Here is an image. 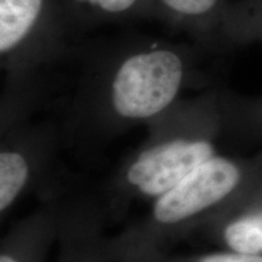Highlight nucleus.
Wrapping results in <instances>:
<instances>
[{
  "label": "nucleus",
  "mask_w": 262,
  "mask_h": 262,
  "mask_svg": "<svg viewBox=\"0 0 262 262\" xmlns=\"http://www.w3.org/2000/svg\"><path fill=\"white\" fill-rule=\"evenodd\" d=\"M72 29L157 18L155 0H63Z\"/></svg>",
  "instance_id": "1a4fd4ad"
},
{
  "label": "nucleus",
  "mask_w": 262,
  "mask_h": 262,
  "mask_svg": "<svg viewBox=\"0 0 262 262\" xmlns=\"http://www.w3.org/2000/svg\"><path fill=\"white\" fill-rule=\"evenodd\" d=\"M63 0H0V131L32 119L49 73L71 54Z\"/></svg>",
  "instance_id": "7ed1b4c3"
},
{
  "label": "nucleus",
  "mask_w": 262,
  "mask_h": 262,
  "mask_svg": "<svg viewBox=\"0 0 262 262\" xmlns=\"http://www.w3.org/2000/svg\"><path fill=\"white\" fill-rule=\"evenodd\" d=\"M201 52L194 44L134 39L90 56L58 120L66 148H98L148 125L189 86H212L199 70Z\"/></svg>",
  "instance_id": "f257e3e1"
},
{
  "label": "nucleus",
  "mask_w": 262,
  "mask_h": 262,
  "mask_svg": "<svg viewBox=\"0 0 262 262\" xmlns=\"http://www.w3.org/2000/svg\"><path fill=\"white\" fill-rule=\"evenodd\" d=\"M186 262H262V255L237 253L232 250H222L216 253L199 255Z\"/></svg>",
  "instance_id": "9b49d317"
},
{
  "label": "nucleus",
  "mask_w": 262,
  "mask_h": 262,
  "mask_svg": "<svg viewBox=\"0 0 262 262\" xmlns=\"http://www.w3.org/2000/svg\"><path fill=\"white\" fill-rule=\"evenodd\" d=\"M262 171V149L250 156L212 157L182 181L150 202L145 214L116 238H104L108 254L135 255L160 247L196 229L219 214Z\"/></svg>",
  "instance_id": "20e7f679"
},
{
  "label": "nucleus",
  "mask_w": 262,
  "mask_h": 262,
  "mask_svg": "<svg viewBox=\"0 0 262 262\" xmlns=\"http://www.w3.org/2000/svg\"><path fill=\"white\" fill-rule=\"evenodd\" d=\"M226 145L262 149V95L247 96L220 86Z\"/></svg>",
  "instance_id": "6e6552de"
},
{
  "label": "nucleus",
  "mask_w": 262,
  "mask_h": 262,
  "mask_svg": "<svg viewBox=\"0 0 262 262\" xmlns=\"http://www.w3.org/2000/svg\"><path fill=\"white\" fill-rule=\"evenodd\" d=\"M66 148L61 124L28 119L0 131V217L32 194L41 199L66 193L60 155Z\"/></svg>",
  "instance_id": "39448f33"
},
{
  "label": "nucleus",
  "mask_w": 262,
  "mask_h": 262,
  "mask_svg": "<svg viewBox=\"0 0 262 262\" xmlns=\"http://www.w3.org/2000/svg\"><path fill=\"white\" fill-rule=\"evenodd\" d=\"M228 0H155L157 19L186 33L203 51L221 50V27Z\"/></svg>",
  "instance_id": "0eeeda50"
},
{
  "label": "nucleus",
  "mask_w": 262,
  "mask_h": 262,
  "mask_svg": "<svg viewBox=\"0 0 262 262\" xmlns=\"http://www.w3.org/2000/svg\"><path fill=\"white\" fill-rule=\"evenodd\" d=\"M195 233L226 250L262 255V171Z\"/></svg>",
  "instance_id": "423d86ee"
},
{
  "label": "nucleus",
  "mask_w": 262,
  "mask_h": 262,
  "mask_svg": "<svg viewBox=\"0 0 262 262\" xmlns=\"http://www.w3.org/2000/svg\"><path fill=\"white\" fill-rule=\"evenodd\" d=\"M146 126L145 140L111 173L97 196L107 221L119 220L135 203L155 201L222 153L220 86L182 97Z\"/></svg>",
  "instance_id": "f03ea898"
},
{
  "label": "nucleus",
  "mask_w": 262,
  "mask_h": 262,
  "mask_svg": "<svg viewBox=\"0 0 262 262\" xmlns=\"http://www.w3.org/2000/svg\"><path fill=\"white\" fill-rule=\"evenodd\" d=\"M262 45V0L227 2L222 18L221 50Z\"/></svg>",
  "instance_id": "9d476101"
}]
</instances>
